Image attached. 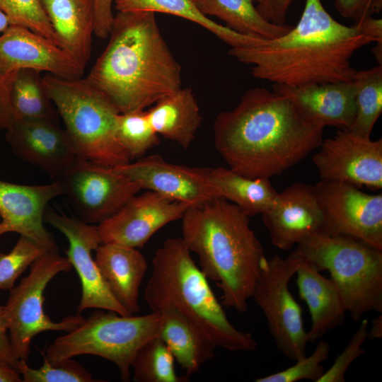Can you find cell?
Here are the masks:
<instances>
[{
    "instance_id": "6da1fadb",
    "label": "cell",
    "mask_w": 382,
    "mask_h": 382,
    "mask_svg": "<svg viewBox=\"0 0 382 382\" xmlns=\"http://www.w3.org/2000/svg\"><path fill=\"white\" fill-rule=\"evenodd\" d=\"M324 128L307 120L285 96L255 87L233 110L216 116L214 143L229 168L250 178L270 179L318 149Z\"/></svg>"
},
{
    "instance_id": "7a4b0ae2",
    "label": "cell",
    "mask_w": 382,
    "mask_h": 382,
    "mask_svg": "<svg viewBox=\"0 0 382 382\" xmlns=\"http://www.w3.org/2000/svg\"><path fill=\"white\" fill-rule=\"evenodd\" d=\"M372 42L376 40L355 24L335 20L320 0H306L299 22L284 35L231 47L228 54L250 65L256 79L296 86L352 80L357 71L351 64L353 54Z\"/></svg>"
},
{
    "instance_id": "3957f363",
    "label": "cell",
    "mask_w": 382,
    "mask_h": 382,
    "mask_svg": "<svg viewBox=\"0 0 382 382\" xmlns=\"http://www.w3.org/2000/svg\"><path fill=\"white\" fill-rule=\"evenodd\" d=\"M109 42L86 78L120 113L145 110L182 88V69L155 13L118 11Z\"/></svg>"
},
{
    "instance_id": "277c9868",
    "label": "cell",
    "mask_w": 382,
    "mask_h": 382,
    "mask_svg": "<svg viewBox=\"0 0 382 382\" xmlns=\"http://www.w3.org/2000/svg\"><path fill=\"white\" fill-rule=\"evenodd\" d=\"M249 218L235 204L215 197L190 207L181 219L184 243L221 290L223 305L240 313L248 308L265 257Z\"/></svg>"
},
{
    "instance_id": "5b68a950",
    "label": "cell",
    "mask_w": 382,
    "mask_h": 382,
    "mask_svg": "<svg viewBox=\"0 0 382 382\" xmlns=\"http://www.w3.org/2000/svg\"><path fill=\"white\" fill-rule=\"evenodd\" d=\"M181 238L166 239L152 259V271L144 298L151 311L175 308L193 321L217 347L251 352L257 343L228 320Z\"/></svg>"
},
{
    "instance_id": "8992f818",
    "label": "cell",
    "mask_w": 382,
    "mask_h": 382,
    "mask_svg": "<svg viewBox=\"0 0 382 382\" xmlns=\"http://www.w3.org/2000/svg\"><path fill=\"white\" fill-rule=\"evenodd\" d=\"M42 79L80 158L109 167L131 161L117 135L120 112L110 100L86 78L47 74Z\"/></svg>"
},
{
    "instance_id": "52a82bcc",
    "label": "cell",
    "mask_w": 382,
    "mask_h": 382,
    "mask_svg": "<svg viewBox=\"0 0 382 382\" xmlns=\"http://www.w3.org/2000/svg\"><path fill=\"white\" fill-rule=\"evenodd\" d=\"M295 250L319 272L330 273L353 320L369 311L382 313L381 250L353 237L318 232Z\"/></svg>"
},
{
    "instance_id": "ba28073f",
    "label": "cell",
    "mask_w": 382,
    "mask_h": 382,
    "mask_svg": "<svg viewBox=\"0 0 382 382\" xmlns=\"http://www.w3.org/2000/svg\"><path fill=\"white\" fill-rule=\"evenodd\" d=\"M161 322L159 312L133 316L96 311L79 327L56 338L46 349L44 359L56 364L81 354L98 356L115 364L121 379L129 381L136 354L158 335Z\"/></svg>"
},
{
    "instance_id": "9c48e42d",
    "label": "cell",
    "mask_w": 382,
    "mask_h": 382,
    "mask_svg": "<svg viewBox=\"0 0 382 382\" xmlns=\"http://www.w3.org/2000/svg\"><path fill=\"white\" fill-rule=\"evenodd\" d=\"M72 265L58 250H50L30 266L29 274L20 284L11 289L4 306V318L10 344L15 357L27 361L33 338L48 331L70 332L85 320L80 314L64 317L53 322L44 311V291L49 282L60 272H69Z\"/></svg>"
},
{
    "instance_id": "30bf717a",
    "label": "cell",
    "mask_w": 382,
    "mask_h": 382,
    "mask_svg": "<svg viewBox=\"0 0 382 382\" xmlns=\"http://www.w3.org/2000/svg\"><path fill=\"white\" fill-rule=\"evenodd\" d=\"M300 261L296 250L286 258L277 255L265 257L251 296L262 311L279 351L295 361L306 356L308 342L301 307L289 289Z\"/></svg>"
},
{
    "instance_id": "8fae6325",
    "label": "cell",
    "mask_w": 382,
    "mask_h": 382,
    "mask_svg": "<svg viewBox=\"0 0 382 382\" xmlns=\"http://www.w3.org/2000/svg\"><path fill=\"white\" fill-rule=\"evenodd\" d=\"M323 216V232L359 239L382 250V195H370L343 182L313 185Z\"/></svg>"
},
{
    "instance_id": "7c38bea8",
    "label": "cell",
    "mask_w": 382,
    "mask_h": 382,
    "mask_svg": "<svg viewBox=\"0 0 382 382\" xmlns=\"http://www.w3.org/2000/svg\"><path fill=\"white\" fill-rule=\"evenodd\" d=\"M66 195L81 221L100 224L117 211L141 187L109 167L79 158L60 180Z\"/></svg>"
},
{
    "instance_id": "4fadbf2b",
    "label": "cell",
    "mask_w": 382,
    "mask_h": 382,
    "mask_svg": "<svg viewBox=\"0 0 382 382\" xmlns=\"http://www.w3.org/2000/svg\"><path fill=\"white\" fill-rule=\"evenodd\" d=\"M313 163L321 180L347 183L358 187L382 188V139L372 140L340 129L323 140Z\"/></svg>"
},
{
    "instance_id": "5bb4252c",
    "label": "cell",
    "mask_w": 382,
    "mask_h": 382,
    "mask_svg": "<svg viewBox=\"0 0 382 382\" xmlns=\"http://www.w3.org/2000/svg\"><path fill=\"white\" fill-rule=\"evenodd\" d=\"M44 220L62 233L69 241L66 257L76 270L81 285V299L77 308L80 314L88 308L129 314L114 298L105 284L91 253L101 244L97 226L59 214L52 209L45 211Z\"/></svg>"
},
{
    "instance_id": "9a60e30c",
    "label": "cell",
    "mask_w": 382,
    "mask_h": 382,
    "mask_svg": "<svg viewBox=\"0 0 382 382\" xmlns=\"http://www.w3.org/2000/svg\"><path fill=\"white\" fill-rule=\"evenodd\" d=\"M190 207L151 190L135 195L97 226L100 242L141 248L162 227L181 219Z\"/></svg>"
},
{
    "instance_id": "2e32d148",
    "label": "cell",
    "mask_w": 382,
    "mask_h": 382,
    "mask_svg": "<svg viewBox=\"0 0 382 382\" xmlns=\"http://www.w3.org/2000/svg\"><path fill=\"white\" fill-rule=\"evenodd\" d=\"M6 139L18 156L55 180H60L80 158L65 129L52 120H13Z\"/></svg>"
},
{
    "instance_id": "e0dca14e",
    "label": "cell",
    "mask_w": 382,
    "mask_h": 382,
    "mask_svg": "<svg viewBox=\"0 0 382 382\" xmlns=\"http://www.w3.org/2000/svg\"><path fill=\"white\" fill-rule=\"evenodd\" d=\"M113 168L136 182L141 189L191 207L217 197L204 168L172 163L158 155L144 156L135 162Z\"/></svg>"
},
{
    "instance_id": "ac0fdd59",
    "label": "cell",
    "mask_w": 382,
    "mask_h": 382,
    "mask_svg": "<svg viewBox=\"0 0 382 382\" xmlns=\"http://www.w3.org/2000/svg\"><path fill=\"white\" fill-rule=\"evenodd\" d=\"M64 194L60 180L42 185H26L0 180V236L15 232L28 237L48 250H58L43 224L46 207Z\"/></svg>"
},
{
    "instance_id": "d6986e66",
    "label": "cell",
    "mask_w": 382,
    "mask_h": 382,
    "mask_svg": "<svg viewBox=\"0 0 382 382\" xmlns=\"http://www.w3.org/2000/svg\"><path fill=\"white\" fill-rule=\"evenodd\" d=\"M273 245L288 250L306 237L323 232V216L313 185L296 183L277 192L261 214Z\"/></svg>"
},
{
    "instance_id": "ffe728a7",
    "label": "cell",
    "mask_w": 382,
    "mask_h": 382,
    "mask_svg": "<svg viewBox=\"0 0 382 382\" xmlns=\"http://www.w3.org/2000/svg\"><path fill=\"white\" fill-rule=\"evenodd\" d=\"M25 69L67 79L81 78L84 70L49 39L27 28L10 25L0 35V70L11 74Z\"/></svg>"
},
{
    "instance_id": "44dd1931",
    "label": "cell",
    "mask_w": 382,
    "mask_h": 382,
    "mask_svg": "<svg viewBox=\"0 0 382 382\" xmlns=\"http://www.w3.org/2000/svg\"><path fill=\"white\" fill-rule=\"evenodd\" d=\"M273 91L285 96L313 124L349 129L356 113L354 80L290 86L273 83Z\"/></svg>"
},
{
    "instance_id": "7402d4cb",
    "label": "cell",
    "mask_w": 382,
    "mask_h": 382,
    "mask_svg": "<svg viewBox=\"0 0 382 382\" xmlns=\"http://www.w3.org/2000/svg\"><path fill=\"white\" fill-rule=\"evenodd\" d=\"M94 260L114 298L129 314L138 313L139 289L148 270L143 254L137 248L101 243Z\"/></svg>"
},
{
    "instance_id": "603a6c76",
    "label": "cell",
    "mask_w": 382,
    "mask_h": 382,
    "mask_svg": "<svg viewBox=\"0 0 382 382\" xmlns=\"http://www.w3.org/2000/svg\"><path fill=\"white\" fill-rule=\"evenodd\" d=\"M58 45L82 68L88 62L94 34L93 0H41Z\"/></svg>"
},
{
    "instance_id": "cb8c5ba5",
    "label": "cell",
    "mask_w": 382,
    "mask_h": 382,
    "mask_svg": "<svg viewBox=\"0 0 382 382\" xmlns=\"http://www.w3.org/2000/svg\"><path fill=\"white\" fill-rule=\"evenodd\" d=\"M296 274L299 297L306 303L311 314L308 341L316 342L328 332L342 325L347 312L332 279L323 276L301 256Z\"/></svg>"
},
{
    "instance_id": "d4e9b609",
    "label": "cell",
    "mask_w": 382,
    "mask_h": 382,
    "mask_svg": "<svg viewBox=\"0 0 382 382\" xmlns=\"http://www.w3.org/2000/svg\"><path fill=\"white\" fill-rule=\"evenodd\" d=\"M161 322L158 336L175 361L190 377L214 357L216 346L190 318L172 307L158 311Z\"/></svg>"
},
{
    "instance_id": "484cf974",
    "label": "cell",
    "mask_w": 382,
    "mask_h": 382,
    "mask_svg": "<svg viewBox=\"0 0 382 382\" xmlns=\"http://www.w3.org/2000/svg\"><path fill=\"white\" fill-rule=\"evenodd\" d=\"M146 110L149 122L160 136L187 149L195 138L202 116L190 88H181Z\"/></svg>"
},
{
    "instance_id": "4316f807",
    "label": "cell",
    "mask_w": 382,
    "mask_h": 382,
    "mask_svg": "<svg viewBox=\"0 0 382 382\" xmlns=\"http://www.w3.org/2000/svg\"><path fill=\"white\" fill-rule=\"evenodd\" d=\"M204 168L216 196L235 204L249 217L268 210L278 192L270 179L250 178L229 168Z\"/></svg>"
},
{
    "instance_id": "83f0119b",
    "label": "cell",
    "mask_w": 382,
    "mask_h": 382,
    "mask_svg": "<svg viewBox=\"0 0 382 382\" xmlns=\"http://www.w3.org/2000/svg\"><path fill=\"white\" fill-rule=\"evenodd\" d=\"M118 11H151L170 14L192 21L210 31L231 47L260 45L265 39L238 33L202 14L196 0H114Z\"/></svg>"
},
{
    "instance_id": "f1b7e54d",
    "label": "cell",
    "mask_w": 382,
    "mask_h": 382,
    "mask_svg": "<svg viewBox=\"0 0 382 382\" xmlns=\"http://www.w3.org/2000/svg\"><path fill=\"white\" fill-rule=\"evenodd\" d=\"M255 0H196L204 16H214L226 27L243 35L265 40L278 38L289 32L290 25H277L266 21L254 5Z\"/></svg>"
},
{
    "instance_id": "f546056e",
    "label": "cell",
    "mask_w": 382,
    "mask_h": 382,
    "mask_svg": "<svg viewBox=\"0 0 382 382\" xmlns=\"http://www.w3.org/2000/svg\"><path fill=\"white\" fill-rule=\"evenodd\" d=\"M11 104L14 120H55L52 102L45 89L40 71L26 69L16 71L11 85Z\"/></svg>"
},
{
    "instance_id": "4dcf8cb0",
    "label": "cell",
    "mask_w": 382,
    "mask_h": 382,
    "mask_svg": "<svg viewBox=\"0 0 382 382\" xmlns=\"http://www.w3.org/2000/svg\"><path fill=\"white\" fill-rule=\"evenodd\" d=\"M353 80L356 87V113L349 129L370 137L382 112V65L357 71Z\"/></svg>"
},
{
    "instance_id": "1f68e13d",
    "label": "cell",
    "mask_w": 382,
    "mask_h": 382,
    "mask_svg": "<svg viewBox=\"0 0 382 382\" xmlns=\"http://www.w3.org/2000/svg\"><path fill=\"white\" fill-rule=\"evenodd\" d=\"M131 369L136 382H186L189 377L178 376L175 359L158 335L145 343L136 354Z\"/></svg>"
},
{
    "instance_id": "d6a6232c",
    "label": "cell",
    "mask_w": 382,
    "mask_h": 382,
    "mask_svg": "<svg viewBox=\"0 0 382 382\" xmlns=\"http://www.w3.org/2000/svg\"><path fill=\"white\" fill-rule=\"evenodd\" d=\"M117 135L131 161L144 157L160 141L159 135L151 126L145 110L120 113Z\"/></svg>"
},
{
    "instance_id": "836d02e7",
    "label": "cell",
    "mask_w": 382,
    "mask_h": 382,
    "mask_svg": "<svg viewBox=\"0 0 382 382\" xmlns=\"http://www.w3.org/2000/svg\"><path fill=\"white\" fill-rule=\"evenodd\" d=\"M0 9L10 25L27 28L58 45L41 0H0Z\"/></svg>"
},
{
    "instance_id": "e575fe53",
    "label": "cell",
    "mask_w": 382,
    "mask_h": 382,
    "mask_svg": "<svg viewBox=\"0 0 382 382\" xmlns=\"http://www.w3.org/2000/svg\"><path fill=\"white\" fill-rule=\"evenodd\" d=\"M47 251L31 238L20 236L8 253L0 254V289H12L23 272Z\"/></svg>"
},
{
    "instance_id": "d590c367",
    "label": "cell",
    "mask_w": 382,
    "mask_h": 382,
    "mask_svg": "<svg viewBox=\"0 0 382 382\" xmlns=\"http://www.w3.org/2000/svg\"><path fill=\"white\" fill-rule=\"evenodd\" d=\"M27 361L19 360L18 371L24 382H94L91 374L79 363L68 359L56 364L44 359L39 369L30 367Z\"/></svg>"
},
{
    "instance_id": "8d00e7d4",
    "label": "cell",
    "mask_w": 382,
    "mask_h": 382,
    "mask_svg": "<svg viewBox=\"0 0 382 382\" xmlns=\"http://www.w3.org/2000/svg\"><path fill=\"white\" fill-rule=\"evenodd\" d=\"M330 345L320 340L313 352L296 360V364L281 371L255 379V382H296L303 379L318 382L324 374L321 363L329 358Z\"/></svg>"
},
{
    "instance_id": "74e56055",
    "label": "cell",
    "mask_w": 382,
    "mask_h": 382,
    "mask_svg": "<svg viewBox=\"0 0 382 382\" xmlns=\"http://www.w3.org/2000/svg\"><path fill=\"white\" fill-rule=\"evenodd\" d=\"M368 334L369 321L367 319H364L353 334L349 343L336 357L330 368L324 372L318 382L345 381V375L348 368L356 359L365 352L362 345L368 338Z\"/></svg>"
},
{
    "instance_id": "f35d334b",
    "label": "cell",
    "mask_w": 382,
    "mask_h": 382,
    "mask_svg": "<svg viewBox=\"0 0 382 382\" xmlns=\"http://www.w3.org/2000/svg\"><path fill=\"white\" fill-rule=\"evenodd\" d=\"M335 6L343 18L357 22L380 13L382 0H335Z\"/></svg>"
},
{
    "instance_id": "ab89813d",
    "label": "cell",
    "mask_w": 382,
    "mask_h": 382,
    "mask_svg": "<svg viewBox=\"0 0 382 382\" xmlns=\"http://www.w3.org/2000/svg\"><path fill=\"white\" fill-rule=\"evenodd\" d=\"M256 8L268 22L277 25L286 23L288 11L294 0H255Z\"/></svg>"
},
{
    "instance_id": "60d3db41",
    "label": "cell",
    "mask_w": 382,
    "mask_h": 382,
    "mask_svg": "<svg viewBox=\"0 0 382 382\" xmlns=\"http://www.w3.org/2000/svg\"><path fill=\"white\" fill-rule=\"evenodd\" d=\"M15 73L6 74L0 70V130H7L14 120L11 104V90Z\"/></svg>"
},
{
    "instance_id": "b9f144b4",
    "label": "cell",
    "mask_w": 382,
    "mask_h": 382,
    "mask_svg": "<svg viewBox=\"0 0 382 382\" xmlns=\"http://www.w3.org/2000/svg\"><path fill=\"white\" fill-rule=\"evenodd\" d=\"M114 0H93L94 4V35L101 39L109 36L113 13L112 6Z\"/></svg>"
},
{
    "instance_id": "7bdbcfd3",
    "label": "cell",
    "mask_w": 382,
    "mask_h": 382,
    "mask_svg": "<svg viewBox=\"0 0 382 382\" xmlns=\"http://www.w3.org/2000/svg\"><path fill=\"white\" fill-rule=\"evenodd\" d=\"M4 306H0V362L18 371V359L11 349L8 330L4 318Z\"/></svg>"
},
{
    "instance_id": "ee69618b",
    "label": "cell",
    "mask_w": 382,
    "mask_h": 382,
    "mask_svg": "<svg viewBox=\"0 0 382 382\" xmlns=\"http://www.w3.org/2000/svg\"><path fill=\"white\" fill-rule=\"evenodd\" d=\"M366 35L376 40L377 45L382 46V20L372 16L366 18L360 21L354 22Z\"/></svg>"
},
{
    "instance_id": "f6af8a7d",
    "label": "cell",
    "mask_w": 382,
    "mask_h": 382,
    "mask_svg": "<svg viewBox=\"0 0 382 382\" xmlns=\"http://www.w3.org/2000/svg\"><path fill=\"white\" fill-rule=\"evenodd\" d=\"M22 378L18 371L0 362V382H21Z\"/></svg>"
},
{
    "instance_id": "bcb514c9",
    "label": "cell",
    "mask_w": 382,
    "mask_h": 382,
    "mask_svg": "<svg viewBox=\"0 0 382 382\" xmlns=\"http://www.w3.org/2000/svg\"><path fill=\"white\" fill-rule=\"evenodd\" d=\"M368 337L369 340L381 339L382 337V315L380 313L372 321V326L369 330Z\"/></svg>"
},
{
    "instance_id": "7dc6e473",
    "label": "cell",
    "mask_w": 382,
    "mask_h": 382,
    "mask_svg": "<svg viewBox=\"0 0 382 382\" xmlns=\"http://www.w3.org/2000/svg\"><path fill=\"white\" fill-rule=\"evenodd\" d=\"M9 25L8 18L0 9V32L3 33Z\"/></svg>"
}]
</instances>
